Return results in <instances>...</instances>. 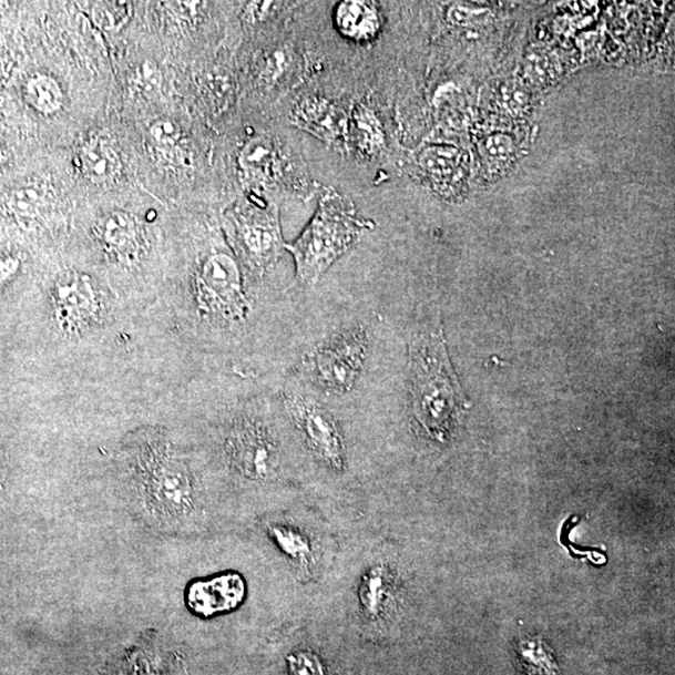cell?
Masks as SVG:
<instances>
[{"instance_id": "1", "label": "cell", "mask_w": 675, "mask_h": 675, "mask_svg": "<svg viewBox=\"0 0 675 675\" xmlns=\"http://www.w3.org/2000/svg\"><path fill=\"white\" fill-rule=\"evenodd\" d=\"M126 505L154 534H180L197 520L198 493L185 458L158 430H143L122 449Z\"/></svg>"}, {"instance_id": "2", "label": "cell", "mask_w": 675, "mask_h": 675, "mask_svg": "<svg viewBox=\"0 0 675 675\" xmlns=\"http://www.w3.org/2000/svg\"><path fill=\"white\" fill-rule=\"evenodd\" d=\"M409 357L416 422L434 442L447 443L463 423L469 402L450 365L439 319L418 330Z\"/></svg>"}, {"instance_id": "3", "label": "cell", "mask_w": 675, "mask_h": 675, "mask_svg": "<svg viewBox=\"0 0 675 675\" xmlns=\"http://www.w3.org/2000/svg\"><path fill=\"white\" fill-rule=\"evenodd\" d=\"M354 204L330 192L323 195L319 208L301 236L286 249L296 260L299 279L313 286L351 247L360 234L370 229Z\"/></svg>"}, {"instance_id": "4", "label": "cell", "mask_w": 675, "mask_h": 675, "mask_svg": "<svg viewBox=\"0 0 675 675\" xmlns=\"http://www.w3.org/2000/svg\"><path fill=\"white\" fill-rule=\"evenodd\" d=\"M367 349L368 337L364 328L341 333L307 356L306 368L310 379L331 393H347L359 378Z\"/></svg>"}, {"instance_id": "5", "label": "cell", "mask_w": 675, "mask_h": 675, "mask_svg": "<svg viewBox=\"0 0 675 675\" xmlns=\"http://www.w3.org/2000/svg\"><path fill=\"white\" fill-rule=\"evenodd\" d=\"M197 296L201 308L207 315L225 320L246 316L247 301L241 272L229 254L215 252L205 258L197 276Z\"/></svg>"}, {"instance_id": "6", "label": "cell", "mask_w": 675, "mask_h": 675, "mask_svg": "<svg viewBox=\"0 0 675 675\" xmlns=\"http://www.w3.org/2000/svg\"><path fill=\"white\" fill-rule=\"evenodd\" d=\"M252 207L238 223V236L252 268L267 270L286 249L278 207L270 202H258Z\"/></svg>"}, {"instance_id": "7", "label": "cell", "mask_w": 675, "mask_h": 675, "mask_svg": "<svg viewBox=\"0 0 675 675\" xmlns=\"http://www.w3.org/2000/svg\"><path fill=\"white\" fill-rule=\"evenodd\" d=\"M287 406L313 452L329 468L341 471L345 467V446L335 417L309 399L293 398Z\"/></svg>"}, {"instance_id": "8", "label": "cell", "mask_w": 675, "mask_h": 675, "mask_svg": "<svg viewBox=\"0 0 675 675\" xmlns=\"http://www.w3.org/2000/svg\"><path fill=\"white\" fill-rule=\"evenodd\" d=\"M231 464L252 479L266 481L276 472L278 456L267 429L256 422L234 426L225 443Z\"/></svg>"}, {"instance_id": "9", "label": "cell", "mask_w": 675, "mask_h": 675, "mask_svg": "<svg viewBox=\"0 0 675 675\" xmlns=\"http://www.w3.org/2000/svg\"><path fill=\"white\" fill-rule=\"evenodd\" d=\"M244 595V583L237 574H223L211 581L194 582L187 593L190 608L211 616L236 608Z\"/></svg>"}, {"instance_id": "10", "label": "cell", "mask_w": 675, "mask_h": 675, "mask_svg": "<svg viewBox=\"0 0 675 675\" xmlns=\"http://www.w3.org/2000/svg\"><path fill=\"white\" fill-rule=\"evenodd\" d=\"M292 121L303 131L327 143H336L348 131L344 110L321 96L303 100L293 112Z\"/></svg>"}, {"instance_id": "11", "label": "cell", "mask_w": 675, "mask_h": 675, "mask_svg": "<svg viewBox=\"0 0 675 675\" xmlns=\"http://www.w3.org/2000/svg\"><path fill=\"white\" fill-rule=\"evenodd\" d=\"M100 233L105 247L122 260H132L142 248L139 223L129 213L114 212L103 219Z\"/></svg>"}, {"instance_id": "12", "label": "cell", "mask_w": 675, "mask_h": 675, "mask_svg": "<svg viewBox=\"0 0 675 675\" xmlns=\"http://www.w3.org/2000/svg\"><path fill=\"white\" fill-rule=\"evenodd\" d=\"M55 305L67 321L81 323L93 315L95 298L90 280L83 276H68L58 283Z\"/></svg>"}, {"instance_id": "13", "label": "cell", "mask_w": 675, "mask_h": 675, "mask_svg": "<svg viewBox=\"0 0 675 675\" xmlns=\"http://www.w3.org/2000/svg\"><path fill=\"white\" fill-rule=\"evenodd\" d=\"M241 164L254 181L266 184L278 181L282 158L277 144L267 136H257L244 146Z\"/></svg>"}, {"instance_id": "14", "label": "cell", "mask_w": 675, "mask_h": 675, "mask_svg": "<svg viewBox=\"0 0 675 675\" xmlns=\"http://www.w3.org/2000/svg\"><path fill=\"white\" fill-rule=\"evenodd\" d=\"M338 31L357 42H367L379 32L377 8L369 2H344L336 9Z\"/></svg>"}, {"instance_id": "15", "label": "cell", "mask_w": 675, "mask_h": 675, "mask_svg": "<svg viewBox=\"0 0 675 675\" xmlns=\"http://www.w3.org/2000/svg\"><path fill=\"white\" fill-rule=\"evenodd\" d=\"M518 668L524 675H563L554 651L541 635H525L513 644Z\"/></svg>"}, {"instance_id": "16", "label": "cell", "mask_w": 675, "mask_h": 675, "mask_svg": "<svg viewBox=\"0 0 675 675\" xmlns=\"http://www.w3.org/2000/svg\"><path fill=\"white\" fill-rule=\"evenodd\" d=\"M80 166L88 180L104 183L119 174L121 161L110 144L93 141L83 146L80 153Z\"/></svg>"}, {"instance_id": "17", "label": "cell", "mask_w": 675, "mask_h": 675, "mask_svg": "<svg viewBox=\"0 0 675 675\" xmlns=\"http://www.w3.org/2000/svg\"><path fill=\"white\" fill-rule=\"evenodd\" d=\"M393 582L386 566L377 565L365 576L360 585L359 599L361 608L369 618H377L385 612L391 599Z\"/></svg>"}, {"instance_id": "18", "label": "cell", "mask_w": 675, "mask_h": 675, "mask_svg": "<svg viewBox=\"0 0 675 675\" xmlns=\"http://www.w3.org/2000/svg\"><path fill=\"white\" fill-rule=\"evenodd\" d=\"M351 144L364 155H374L383 144V133L377 116L369 108L359 105L348 121V131Z\"/></svg>"}, {"instance_id": "19", "label": "cell", "mask_w": 675, "mask_h": 675, "mask_svg": "<svg viewBox=\"0 0 675 675\" xmlns=\"http://www.w3.org/2000/svg\"><path fill=\"white\" fill-rule=\"evenodd\" d=\"M25 102L43 115H53L62 110L64 93L60 83L51 75L39 74L28 80L24 86Z\"/></svg>"}, {"instance_id": "20", "label": "cell", "mask_w": 675, "mask_h": 675, "mask_svg": "<svg viewBox=\"0 0 675 675\" xmlns=\"http://www.w3.org/2000/svg\"><path fill=\"white\" fill-rule=\"evenodd\" d=\"M273 540L276 541L280 551L290 561L300 566H307L311 558V546L308 538L297 528L286 524H274L270 526Z\"/></svg>"}, {"instance_id": "21", "label": "cell", "mask_w": 675, "mask_h": 675, "mask_svg": "<svg viewBox=\"0 0 675 675\" xmlns=\"http://www.w3.org/2000/svg\"><path fill=\"white\" fill-rule=\"evenodd\" d=\"M7 204L19 217H34L45 204V191L38 184L22 185L8 194Z\"/></svg>"}, {"instance_id": "22", "label": "cell", "mask_w": 675, "mask_h": 675, "mask_svg": "<svg viewBox=\"0 0 675 675\" xmlns=\"http://www.w3.org/2000/svg\"><path fill=\"white\" fill-rule=\"evenodd\" d=\"M152 140L161 145H173L181 139V130L177 123L171 120H160L152 124L150 130Z\"/></svg>"}, {"instance_id": "23", "label": "cell", "mask_w": 675, "mask_h": 675, "mask_svg": "<svg viewBox=\"0 0 675 675\" xmlns=\"http://www.w3.org/2000/svg\"><path fill=\"white\" fill-rule=\"evenodd\" d=\"M293 675H326L320 662L310 653H298L289 658Z\"/></svg>"}, {"instance_id": "24", "label": "cell", "mask_w": 675, "mask_h": 675, "mask_svg": "<svg viewBox=\"0 0 675 675\" xmlns=\"http://www.w3.org/2000/svg\"><path fill=\"white\" fill-rule=\"evenodd\" d=\"M18 269V262L12 258L0 259V282L6 280Z\"/></svg>"}, {"instance_id": "25", "label": "cell", "mask_w": 675, "mask_h": 675, "mask_svg": "<svg viewBox=\"0 0 675 675\" xmlns=\"http://www.w3.org/2000/svg\"><path fill=\"white\" fill-rule=\"evenodd\" d=\"M8 160V153L2 145H0V164H4Z\"/></svg>"}]
</instances>
